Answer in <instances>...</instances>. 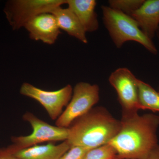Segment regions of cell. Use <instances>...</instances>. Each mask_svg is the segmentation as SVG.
I'll use <instances>...</instances> for the list:
<instances>
[{
	"mask_svg": "<svg viewBox=\"0 0 159 159\" xmlns=\"http://www.w3.org/2000/svg\"><path fill=\"white\" fill-rule=\"evenodd\" d=\"M101 8L106 28L117 48H121L126 42L135 41L152 54H157V51L152 39L143 33L131 16L108 6H103Z\"/></svg>",
	"mask_w": 159,
	"mask_h": 159,
	"instance_id": "3",
	"label": "cell"
},
{
	"mask_svg": "<svg viewBox=\"0 0 159 159\" xmlns=\"http://www.w3.org/2000/svg\"></svg>",
	"mask_w": 159,
	"mask_h": 159,
	"instance_id": "21",
	"label": "cell"
},
{
	"mask_svg": "<svg viewBox=\"0 0 159 159\" xmlns=\"http://www.w3.org/2000/svg\"><path fill=\"white\" fill-rule=\"evenodd\" d=\"M138 79L128 69L120 68L111 74L109 81L116 91L123 113L138 112L139 102Z\"/></svg>",
	"mask_w": 159,
	"mask_h": 159,
	"instance_id": "8",
	"label": "cell"
},
{
	"mask_svg": "<svg viewBox=\"0 0 159 159\" xmlns=\"http://www.w3.org/2000/svg\"><path fill=\"white\" fill-rule=\"evenodd\" d=\"M121 122L103 107L92 109L72 123L66 140L71 147L89 149L108 144L119 132Z\"/></svg>",
	"mask_w": 159,
	"mask_h": 159,
	"instance_id": "2",
	"label": "cell"
},
{
	"mask_svg": "<svg viewBox=\"0 0 159 159\" xmlns=\"http://www.w3.org/2000/svg\"><path fill=\"white\" fill-rule=\"evenodd\" d=\"M89 150L81 146H72L59 159H83Z\"/></svg>",
	"mask_w": 159,
	"mask_h": 159,
	"instance_id": "17",
	"label": "cell"
},
{
	"mask_svg": "<svg viewBox=\"0 0 159 159\" xmlns=\"http://www.w3.org/2000/svg\"><path fill=\"white\" fill-rule=\"evenodd\" d=\"M23 119L30 123L33 131L29 135L12 137L13 144L7 147L10 151L29 148L43 142L65 141L68 139V128L50 125L29 112L23 116Z\"/></svg>",
	"mask_w": 159,
	"mask_h": 159,
	"instance_id": "4",
	"label": "cell"
},
{
	"mask_svg": "<svg viewBox=\"0 0 159 159\" xmlns=\"http://www.w3.org/2000/svg\"><path fill=\"white\" fill-rule=\"evenodd\" d=\"M138 86L141 109L159 112V93L148 84L139 79Z\"/></svg>",
	"mask_w": 159,
	"mask_h": 159,
	"instance_id": "14",
	"label": "cell"
},
{
	"mask_svg": "<svg viewBox=\"0 0 159 159\" xmlns=\"http://www.w3.org/2000/svg\"><path fill=\"white\" fill-rule=\"evenodd\" d=\"M157 31H158V33H159L158 34H159V27L158 28V29Z\"/></svg>",
	"mask_w": 159,
	"mask_h": 159,
	"instance_id": "20",
	"label": "cell"
},
{
	"mask_svg": "<svg viewBox=\"0 0 159 159\" xmlns=\"http://www.w3.org/2000/svg\"><path fill=\"white\" fill-rule=\"evenodd\" d=\"M66 4L77 16L86 32L97 31L99 28L95 11L97 2L94 0H67Z\"/></svg>",
	"mask_w": 159,
	"mask_h": 159,
	"instance_id": "12",
	"label": "cell"
},
{
	"mask_svg": "<svg viewBox=\"0 0 159 159\" xmlns=\"http://www.w3.org/2000/svg\"><path fill=\"white\" fill-rule=\"evenodd\" d=\"M31 39L48 44H54L61 33L57 20L52 13H43L30 20L25 26Z\"/></svg>",
	"mask_w": 159,
	"mask_h": 159,
	"instance_id": "9",
	"label": "cell"
},
{
	"mask_svg": "<svg viewBox=\"0 0 159 159\" xmlns=\"http://www.w3.org/2000/svg\"><path fill=\"white\" fill-rule=\"evenodd\" d=\"M99 87L88 83H77L66 109L56 120V126L69 128L76 119L89 111L99 99Z\"/></svg>",
	"mask_w": 159,
	"mask_h": 159,
	"instance_id": "5",
	"label": "cell"
},
{
	"mask_svg": "<svg viewBox=\"0 0 159 159\" xmlns=\"http://www.w3.org/2000/svg\"><path fill=\"white\" fill-rule=\"evenodd\" d=\"M0 159H18L9 151L7 148H0Z\"/></svg>",
	"mask_w": 159,
	"mask_h": 159,
	"instance_id": "18",
	"label": "cell"
},
{
	"mask_svg": "<svg viewBox=\"0 0 159 159\" xmlns=\"http://www.w3.org/2000/svg\"><path fill=\"white\" fill-rule=\"evenodd\" d=\"M51 13L56 18L60 29H62L84 43H88L85 30L77 16L70 9L57 7Z\"/></svg>",
	"mask_w": 159,
	"mask_h": 159,
	"instance_id": "13",
	"label": "cell"
},
{
	"mask_svg": "<svg viewBox=\"0 0 159 159\" xmlns=\"http://www.w3.org/2000/svg\"><path fill=\"white\" fill-rule=\"evenodd\" d=\"M73 88L68 84L56 91L44 90L29 83H24L20 89V93L36 100L44 107L52 120H57L67 106L73 94Z\"/></svg>",
	"mask_w": 159,
	"mask_h": 159,
	"instance_id": "7",
	"label": "cell"
},
{
	"mask_svg": "<svg viewBox=\"0 0 159 159\" xmlns=\"http://www.w3.org/2000/svg\"><path fill=\"white\" fill-rule=\"evenodd\" d=\"M145 159H159V145L152 150Z\"/></svg>",
	"mask_w": 159,
	"mask_h": 159,
	"instance_id": "19",
	"label": "cell"
},
{
	"mask_svg": "<svg viewBox=\"0 0 159 159\" xmlns=\"http://www.w3.org/2000/svg\"><path fill=\"white\" fill-rule=\"evenodd\" d=\"M83 159H120L115 148L107 144L88 152Z\"/></svg>",
	"mask_w": 159,
	"mask_h": 159,
	"instance_id": "15",
	"label": "cell"
},
{
	"mask_svg": "<svg viewBox=\"0 0 159 159\" xmlns=\"http://www.w3.org/2000/svg\"><path fill=\"white\" fill-rule=\"evenodd\" d=\"M144 0H111L109 7L130 16L139 9L144 3Z\"/></svg>",
	"mask_w": 159,
	"mask_h": 159,
	"instance_id": "16",
	"label": "cell"
},
{
	"mask_svg": "<svg viewBox=\"0 0 159 159\" xmlns=\"http://www.w3.org/2000/svg\"><path fill=\"white\" fill-rule=\"evenodd\" d=\"M71 148L67 141L55 145H35L24 149L9 151L18 159H59Z\"/></svg>",
	"mask_w": 159,
	"mask_h": 159,
	"instance_id": "11",
	"label": "cell"
},
{
	"mask_svg": "<svg viewBox=\"0 0 159 159\" xmlns=\"http://www.w3.org/2000/svg\"><path fill=\"white\" fill-rule=\"evenodd\" d=\"M66 2L67 0H13L7 3L4 12L12 29L18 30L37 16L51 13Z\"/></svg>",
	"mask_w": 159,
	"mask_h": 159,
	"instance_id": "6",
	"label": "cell"
},
{
	"mask_svg": "<svg viewBox=\"0 0 159 159\" xmlns=\"http://www.w3.org/2000/svg\"><path fill=\"white\" fill-rule=\"evenodd\" d=\"M118 133L108 144L120 159H145L158 144L159 116L153 114L123 113Z\"/></svg>",
	"mask_w": 159,
	"mask_h": 159,
	"instance_id": "1",
	"label": "cell"
},
{
	"mask_svg": "<svg viewBox=\"0 0 159 159\" xmlns=\"http://www.w3.org/2000/svg\"><path fill=\"white\" fill-rule=\"evenodd\" d=\"M142 31L151 39L159 27V0L145 1L131 15Z\"/></svg>",
	"mask_w": 159,
	"mask_h": 159,
	"instance_id": "10",
	"label": "cell"
}]
</instances>
